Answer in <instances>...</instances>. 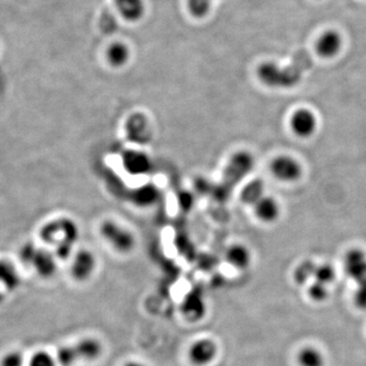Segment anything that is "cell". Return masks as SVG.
Listing matches in <instances>:
<instances>
[{
  "mask_svg": "<svg viewBox=\"0 0 366 366\" xmlns=\"http://www.w3.org/2000/svg\"><path fill=\"white\" fill-rule=\"evenodd\" d=\"M122 166L130 175H148L153 170V161L144 151L130 149L121 155Z\"/></svg>",
  "mask_w": 366,
  "mask_h": 366,
  "instance_id": "cell-7",
  "label": "cell"
},
{
  "mask_svg": "<svg viewBox=\"0 0 366 366\" xmlns=\"http://www.w3.org/2000/svg\"><path fill=\"white\" fill-rule=\"evenodd\" d=\"M263 195H265L264 183L262 180H254L243 189L241 197L244 203L254 206Z\"/></svg>",
  "mask_w": 366,
  "mask_h": 366,
  "instance_id": "cell-23",
  "label": "cell"
},
{
  "mask_svg": "<svg viewBox=\"0 0 366 366\" xmlns=\"http://www.w3.org/2000/svg\"><path fill=\"white\" fill-rule=\"evenodd\" d=\"M355 304L359 308H366V282L365 283L359 284L358 289L355 294Z\"/></svg>",
  "mask_w": 366,
  "mask_h": 366,
  "instance_id": "cell-31",
  "label": "cell"
},
{
  "mask_svg": "<svg viewBox=\"0 0 366 366\" xmlns=\"http://www.w3.org/2000/svg\"><path fill=\"white\" fill-rule=\"evenodd\" d=\"M225 258L235 270L244 271L252 265V254L245 244L233 243L227 248Z\"/></svg>",
  "mask_w": 366,
  "mask_h": 366,
  "instance_id": "cell-15",
  "label": "cell"
},
{
  "mask_svg": "<svg viewBox=\"0 0 366 366\" xmlns=\"http://www.w3.org/2000/svg\"><path fill=\"white\" fill-rule=\"evenodd\" d=\"M100 234L111 247L121 254H130L136 247V241L134 233L117 221L105 220L102 222Z\"/></svg>",
  "mask_w": 366,
  "mask_h": 366,
  "instance_id": "cell-5",
  "label": "cell"
},
{
  "mask_svg": "<svg viewBox=\"0 0 366 366\" xmlns=\"http://www.w3.org/2000/svg\"><path fill=\"white\" fill-rule=\"evenodd\" d=\"M300 366H324L325 359L323 354L313 347H305L297 355Z\"/></svg>",
  "mask_w": 366,
  "mask_h": 366,
  "instance_id": "cell-22",
  "label": "cell"
},
{
  "mask_svg": "<svg viewBox=\"0 0 366 366\" xmlns=\"http://www.w3.org/2000/svg\"><path fill=\"white\" fill-rule=\"evenodd\" d=\"M313 64L310 56L304 50L298 52L289 66L280 67L272 61L260 63L256 69V75L264 85L270 88L287 89L297 85L302 73Z\"/></svg>",
  "mask_w": 366,
  "mask_h": 366,
  "instance_id": "cell-1",
  "label": "cell"
},
{
  "mask_svg": "<svg viewBox=\"0 0 366 366\" xmlns=\"http://www.w3.org/2000/svg\"><path fill=\"white\" fill-rule=\"evenodd\" d=\"M271 172L276 180L282 182H294L300 180L302 168L300 162L290 156H278L270 165Z\"/></svg>",
  "mask_w": 366,
  "mask_h": 366,
  "instance_id": "cell-8",
  "label": "cell"
},
{
  "mask_svg": "<svg viewBox=\"0 0 366 366\" xmlns=\"http://www.w3.org/2000/svg\"><path fill=\"white\" fill-rule=\"evenodd\" d=\"M114 5L121 18L127 22H138L144 16V0H114Z\"/></svg>",
  "mask_w": 366,
  "mask_h": 366,
  "instance_id": "cell-18",
  "label": "cell"
},
{
  "mask_svg": "<svg viewBox=\"0 0 366 366\" xmlns=\"http://www.w3.org/2000/svg\"><path fill=\"white\" fill-rule=\"evenodd\" d=\"M252 207L256 218L267 224L276 222L281 214L279 203L270 195H263Z\"/></svg>",
  "mask_w": 366,
  "mask_h": 366,
  "instance_id": "cell-14",
  "label": "cell"
},
{
  "mask_svg": "<svg viewBox=\"0 0 366 366\" xmlns=\"http://www.w3.org/2000/svg\"><path fill=\"white\" fill-rule=\"evenodd\" d=\"M290 127L300 138H309L317 127V119L313 111L306 108L297 109L290 117Z\"/></svg>",
  "mask_w": 366,
  "mask_h": 366,
  "instance_id": "cell-11",
  "label": "cell"
},
{
  "mask_svg": "<svg viewBox=\"0 0 366 366\" xmlns=\"http://www.w3.org/2000/svg\"><path fill=\"white\" fill-rule=\"evenodd\" d=\"M103 353V345L98 339L84 338L73 345L60 347L56 361L61 366H71L79 361H93Z\"/></svg>",
  "mask_w": 366,
  "mask_h": 366,
  "instance_id": "cell-3",
  "label": "cell"
},
{
  "mask_svg": "<svg viewBox=\"0 0 366 366\" xmlns=\"http://www.w3.org/2000/svg\"><path fill=\"white\" fill-rule=\"evenodd\" d=\"M313 277L315 278V281L319 282V283L329 285L335 280L336 273L333 267L330 266V265H321V266H317L315 268Z\"/></svg>",
  "mask_w": 366,
  "mask_h": 366,
  "instance_id": "cell-25",
  "label": "cell"
},
{
  "mask_svg": "<svg viewBox=\"0 0 366 366\" xmlns=\"http://www.w3.org/2000/svg\"><path fill=\"white\" fill-rule=\"evenodd\" d=\"M40 236L46 243L53 246L56 256L64 260L73 252L80 237V229L73 219L62 217L44 225Z\"/></svg>",
  "mask_w": 366,
  "mask_h": 366,
  "instance_id": "cell-2",
  "label": "cell"
},
{
  "mask_svg": "<svg viewBox=\"0 0 366 366\" xmlns=\"http://www.w3.org/2000/svg\"><path fill=\"white\" fill-rule=\"evenodd\" d=\"M345 270L357 283L366 282V254L363 250L352 249L345 258Z\"/></svg>",
  "mask_w": 366,
  "mask_h": 366,
  "instance_id": "cell-13",
  "label": "cell"
},
{
  "mask_svg": "<svg viewBox=\"0 0 366 366\" xmlns=\"http://www.w3.org/2000/svg\"><path fill=\"white\" fill-rule=\"evenodd\" d=\"M213 0H188L189 12L195 18H204L209 12Z\"/></svg>",
  "mask_w": 366,
  "mask_h": 366,
  "instance_id": "cell-26",
  "label": "cell"
},
{
  "mask_svg": "<svg viewBox=\"0 0 366 366\" xmlns=\"http://www.w3.org/2000/svg\"><path fill=\"white\" fill-rule=\"evenodd\" d=\"M24 355L19 351L8 353L1 361V366H24Z\"/></svg>",
  "mask_w": 366,
  "mask_h": 366,
  "instance_id": "cell-30",
  "label": "cell"
},
{
  "mask_svg": "<svg viewBox=\"0 0 366 366\" xmlns=\"http://www.w3.org/2000/svg\"><path fill=\"white\" fill-rule=\"evenodd\" d=\"M4 298H5V296H4V294L2 293L1 291H0V304H1L2 302H4Z\"/></svg>",
  "mask_w": 366,
  "mask_h": 366,
  "instance_id": "cell-33",
  "label": "cell"
},
{
  "mask_svg": "<svg viewBox=\"0 0 366 366\" xmlns=\"http://www.w3.org/2000/svg\"><path fill=\"white\" fill-rule=\"evenodd\" d=\"M24 264L33 267L41 277L50 278L58 270L56 256L45 248L38 247L34 243H26L20 252Z\"/></svg>",
  "mask_w": 366,
  "mask_h": 366,
  "instance_id": "cell-4",
  "label": "cell"
},
{
  "mask_svg": "<svg viewBox=\"0 0 366 366\" xmlns=\"http://www.w3.org/2000/svg\"><path fill=\"white\" fill-rule=\"evenodd\" d=\"M96 267V256L91 250H80L75 254L73 264H71V276L77 281H87L94 274Z\"/></svg>",
  "mask_w": 366,
  "mask_h": 366,
  "instance_id": "cell-10",
  "label": "cell"
},
{
  "mask_svg": "<svg viewBox=\"0 0 366 366\" xmlns=\"http://www.w3.org/2000/svg\"><path fill=\"white\" fill-rule=\"evenodd\" d=\"M218 355V345L209 338L195 341L188 350V359L195 366H206L213 363Z\"/></svg>",
  "mask_w": 366,
  "mask_h": 366,
  "instance_id": "cell-9",
  "label": "cell"
},
{
  "mask_svg": "<svg viewBox=\"0 0 366 366\" xmlns=\"http://www.w3.org/2000/svg\"><path fill=\"white\" fill-rule=\"evenodd\" d=\"M56 361L49 353L39 351L31 357L29 366H56Z\"/></svg>",
  "mask_w": 366,
  "mask_h": 366,
  "instance_id": "cell-28",
  "label": "cell"
},
{
  "mask_svg": "<svg viewBox=\"0 0 366 366\" xmlns=\"http://www.w3.org/2000/svg\"><path fill=\"white\" fill-rule=\"evenodd\" d=\"M161 199V191L154 183H146L132 191L130 199L140 208H150Z\"/></svg>",
  "mask_w": 366,
  "mask_h": 366,
  "instance_id": "cell-16",
  "label": "cell"
},
{
  "mask_svg": "<svg viewBox=\"0 0 366 366\" xmlns=\"http://www.w3.org/2000/svg\"><path fill=\"white\" fill-rule=\"evenodd\" d=\"M99 26H100L101 31L107 35L114 33L117 29V21L112 12L106 10V12L101 16Z\"/></svg>",
  "mask_w": 366,
  "mask_h": 366,
  "instance_id": "cell-27",
  "label": "cell"
},
{
  "mask_svg": "<svg viewBox=\"0 0 366 366\" xmlns=\"http://www.w3.org/2000/svg\"><path fill=\"white\" fill-rule=\"evenodd\" d=\"M308 294L315 302H324L328 297L327 285L315 281L309 286Z\"/></svg>",
  "mask_w": 366,
  "mask_h": 366,
  "instance_id": "cell-29",
  "label": "cell"
},
{
  "mask_svg": "<svg viewBox=\"0 0 366 366\" xmlns=\"http://www.w3.org/2000/svg\"><path fill=\"white\" fill-rule=\"evenodd\" d=\"M106 58L111 66H123L130 60V48L123 42H114L107 49Z\"/></svg>",
  "mask_w": 366,
  "mask_h": 366,
  "instance_id": "cell-21",
  "label": "cell"
},
{
  "mask_svg": "<svg viewBox=\"0 0 366 366\" xmlns=\"http://www.w3.org/2000/svg\"><path fill=\"white\" fill-rule=\"evenodd\" d=\"M126 138L134 145L149 144L152 141L153 130L150 121L143 113H134L130 115L125 122Z\"/></svg>",
  "mask_w": 366,
  "mask_h": 366,
  "instance_id": "cell-6",
  "label": "cell"
},
{
  "mask_svg": "<svg viewBox=\"0 0 366 366\" xmlns=\"http://www.w3.org/2000/svg\"><path fill=\"white\" fill-rule=\"evenodd\" d=\"M341 47H342V38L340 34L337 31L329 30L319 37L315 49L321 58H331L338 54Z\"/></svg>",
  "mask_w": 366,
  "mask_h": 366,
  "instance_id": "cell-17",
  "label": "cell"
},
{
  "mask_svg": "<svg viewBox=\"0 0 366 366\" xmlns=\"http://www.w3.org/2000/svg\"><path fill=\"white\" fill-rule=\"evenodd\" d=\"M0 285L8 291H14L20 287L21 276L10 260H0Z\"/></svg>",
  "mask_w": 366,
  "mask_h": 366,
  "instance_id": "cell-20",
  "label": "cell"
},
{
  "mask_svg": "<svg viewBox=\"0 0 366 366\" xmlns=\"http://www.w3.org/2000/svg\"><path fill=\"white\" fill-rule=\"evenodd\" d=\"M123 366H146L145 365H143L142 363H138V361H127V363H125Z\"/></svg>",
  "mask_w": 366,
  "mask_h": 366,
  "instance_id": "cell-32",
  "label": "cell"
},
{
  "mask_svg": "<svg viewBox=\"0 0 366 366\" xmlns=\"http://www.w3.org/2000/svg\"><path fill=\"white\" fill-rule=\"evenodd\" d=\"M315 268L317 266L311 260H305L302 264H300L294 272V279H295L296 283L300 284V285L306 283L315 275Z\"/></svg>",
  "mask_w": 366,
  "mask_h": 366,
  "instance_id": "cell-24",
  "label": "cell"
},
{
  "mask_svg": "<svg viewBox=\"0 0 366 366\" xmlns=\"http://www.w3.org/2000/svg\"><path fill=\"white\" fill-rule=\"evenodd\" d=\"M182 310L188 321H197L203 319L207 311L204 294L197 290L189 292L182 302Z\"/></svg>",
  "mask_w": 366,
  "mask_h": 366,
  "instance_id": "cell-12",
  "label": "cell"
},
{
  "mask_svg": "<svg viewBox=\"0 0 366 366\" xmlns=\"http://www.w3.org/2000/svg\"><path fill=\"white\" fill-rule=\"evenodd\" d=\"M254 165V160L252 154L243 151V152L234 154L227 167V171H228L229 176L234 175L236 172V180L239 182L241 178L249 173Z\"/></svg>",
  "mask_w": 366,
  "mask_h": 366,
  "instance_id": "cell-19",
  "label": "cell"
}]
</instances>
